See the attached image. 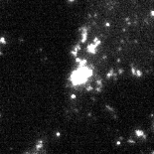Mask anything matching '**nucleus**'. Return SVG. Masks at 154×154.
Wrapping results in <instances>:
<instances>
[{"mask_svg":"<svg viewBox=\"0 0 154 154\" xmlns=\"http://www.w3.org/2000/svg\"><path fill=\"white\" fill-rule=\"evenodd\" d=\"M137 134H138V135H143V133L141 132V131H137Z\"/></svg>","mask_w":154,"mask_h":154,"instance_id":"nucleus-1","label":"nucleus"}]
</instances>
